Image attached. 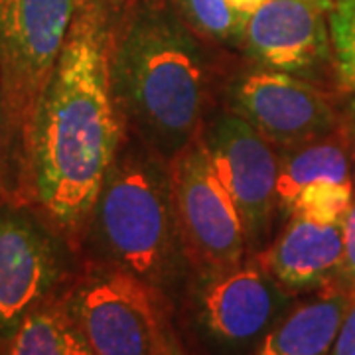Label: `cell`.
I'll list each match as a JSON object with an SVG mask.
<instances>
[{"label": "cell", "instance_id": "obj_1", "mask_svg": "<svg viewBox=\"0 0 355 355\" xmlns=\"http://www.w3.org/2000/svg\"><path fill=\"white\" fill-rule=\"evenodd\" d=\"M113 6L77 0L64 48L40 97L28 153V190L67 237L87 227L123 142L111 81Z\"/></svg>", "mask_w": 355, "mask_h": 355}, {"label": "cell", "instance_id": "obj_2", "mask_svg": "<svg viewBox=\"0 0 355 355\" xmlns=\"http://www.w3.org/2000/svg\"><path fill=\"white\" fill-rule=\"evenodd\" d=\"M111 81L123 121L166 160L202 132L209 65L162 0L127 6L114 32Z\"/></svg>", "mask_w": 355, "mask_h": 355}, {"label": "cell", "instance_id": "obj_3", "mask_svg": "<svg viewBox=\"0 0 355 355\" xmlns=\"http://www.w3.org/2000/svg\"><path fill=\"white\" fill-rule=\"evenodd\" d=\"M87 225L111 265L156 288L176 277L186 257L170 166L146 142H121Z\"/></svg>", "mask_w": 355, "mask_h": 355}, {"label": "cell", "instance_id": "obj_4", "mask_svg": "<svg viewBox=\"0 0 355 355\" xmlns=\"http://www.w3.org/2000/svg\"><path fill=\"white\" fill-rule=\"evenodd\" d=\"M77 0H0V166L28 188L30 135Z\"/></svg>", "mask_w": 355, "mask_h": 355}, {"label": "cell", "instance_id": "obj_5", "mask_svg": "<svg viewBox=\"0 0 355 355\" xmlns=\"http://www.w3.org/2000/svg\"><path fill=\"white\" fill-rule=\"evenodd\" d=\"M67 308L95 355H162L172 336L156 286L113 265L91 270Z\"/></svg>", "mask_w": 355, "mask_h": 355}, {"label": "cell", "instance_id": "obj_6", "mask_svg": "<svg viewBox=\"0 0 355 355\" xmlns=\"http://www.w3.org/2000/svg\"><path fill=\"white\" fill-rule=\"evenodd\" d=\"M168 166L186 257L202 275L241 263L247 249L243 219L211 166L202 135L174 154Z\"/></svg>", "mask_w": 355, "mask_h": 355}, {"label": "cell", "instance_id": "obj_7", "mask_svg": "<svg viewBox=\"0 0 355 355\" xmlns=\"http://www.w3.org/2000/svg\"><path fill=\"white\" fill-rule=\"evenodd\" d=\"M227 101L231 113L245 119L279 150L328 137L343 123V111L328 89L268 67L235 77Z\"/></svg>", "mask_w": 355, "mask_h": 355}, {"label": "cell", "instance_id": "obj_8", "mask_svg": "<svg viewBox=\"0 0 355 355\" xmlns=\"http://www.w3.org/2000/svg\"><path fill=\"white\" fill-rule=\"evenodd\" d=\"M64 272L58 229L24 205L0 198V338H8L50 300Z\"/></svg>", "mask_w": 355, "mask_h": 355}, {"label": "cell", "instance_id": "obj_9", "mask_svg": "<svg viewBox=\"0 0 355 355\" xmlns=\"http://www.w3.org/2000/svg\"><path fill=\"white\" fill-rule=\"evenodd\" d=\"M200 135L214 170L239 209L247 243H259L279 211L277 146L235 113H221Z\"/></svg>", "mask_w": 355, "mask_h": 355}, {"label": "cell", "instance_id": "obj_10", "mask_svg": "<svg viewBox=\"0 0 355 355\" xmlns=\"http://www.w3.org/2000/svg\"><path fill=\"white\" fill-rule=\"evenodd\" d=\"M291 302L288 291L261 259L203 272L196 304L203 330L223 345H247L263 340Z\"/></svg>", "mask_w": 355, "mask_h": 355}, {"label": "cell", "instance_id": "obj_11", "mask_svg": "<svg viewBox=\"0 0 355 355\" xmlns=\"http://www.w3.org/2000/svg\"><path fill=\"white\" fill-rule=\"evenodd\" d=\"M241 46L261 67L302 79L334 67L328 14L306 0H266L249 18Z\"/></svg>", "mask_w": 355, "mask_h": 355}, {"label": "cell", "instance_id": "obj_12", "mask_svg": "<svg viewBox=\"0 0 355 355\" xmlns=\"http://www.w3.org/2000/svg\"><path fill=\"white\" fill-rule=\"evenodd\" d=\"M261 263L288 292L336 291L343 265V223L291 216Z\"/></svg>", "mask_w": 355, "mask_h": 355}, {"label": "cell", "instance_id": "obj_13", "mask_svg": "<svg viewBox=\"0 0 355 355\" xmlns=\"http://www.w3.org/2000/svg\"><path fill=\"white\" fill-rule=\"evenodd\" d=\"M354 300L342 291L292 308L266 331L257 355H331L343 318Z\"/></svg>", "mask_w": 355, "mask_h": 355}, {"label": "cell", "instance_id": "obj_14", "mask_svg": "<svg viewBox=\"0 0 355 355\" xmlns=\"http://www.w3.org/2000/svg\"><path fill=\"white\" fill-rule=\"evenodd\" d=\"M320 180L354 182L343 125L328 137L280 150L277 180V207L280 214L288 217L298 191Z\"/></svg>", "mask_w": 355, "mask_h": 355}, {"label": "cell", "instance_id": "obj_15", "mask_svg": "<svg viewBox=\"0 0 355 355\" xmlns=\"http://www.w3.org/2000/svg\"><path fill=\"white\" fill-rule=\"evenodd\" d=\"M6 355H95L67 302H46L8 336Z\"/></svg>", "mask_w": 355, "mask_h": 355}, {"label": "cell", "instance_id": "obj_16", "mask_svg": "<svg viewBox=\"0 0 355 355\" xmlns=\"http://www.w3.org/2000/svg\"><path fill=\"white\" fill-rule=\"evenodd\" d=\"M191 30L221 44H241L247 18L231 8L227 0H176Z\"/></svg>", "mask_w": 355, "mask_h": 355}, {"label": "cell", "instance_id": "obj_17", "mask_svg": "<svg viewBox=\"0 0 355 355\" xmlns=\"http://www.w3.org/2000/svg\"><path fill=\"white\" fill-rule=\"evenodd\" d=\"M354 200V182L320 180L298 191L288 217L300 216L318 223H343Z\"/></svg>", "mask_w": 355, "mask_h": 355}, {"label": "cell", "instance_id": "obj_18", "mask_svg": "<svg viewBox=\"0 0 355 355\" xmlns=\"http://www.w3.org/2000/svg\"><path fill=\"white\" fill-rule=\"evenodd\" d=\"M328 24L338 87L352 95L355 93V0H336Z\"/></svg>", "mask_w": 355, "mask_h": 355}, {"label": "cell", "instance_id": "obj_19", "mask_svg": "<svg viewBox=\"0 0 355 355\" xmlns=\"http://www.w3.org/2000/svg\"><path fill=\"white\" fill-rule=\"evenodd\" d=\"M336 291L345 292L355 302V200L343 221V265Z\"/></svg>", "mask_w": 355, "mask_h": 355}, {"label": "cell", "instance_id": "obj_20", "mask_svg": "<svg viewBox=\"0 0 355 355\" xmlns=\"http://www.w3.org/2000/svg\"><path fill=\"white\" fill-rule=\"evenodd\" d=\"M331 355H355V302L343 318L338 338L331 347Z\"/></svg>", "mask_w": 355, "mask_h": 355}, {"label": "cell", "instance_id": "obj_21", "mask_svg": "<svg viewBox=\"0 0 355 355\" xmlns=\"http://www.w3.org/2000/svg\"><path fill=\"white\" fill-rule=\"evenodd\" d=\"M343 130L347 139V148H349V160H352V176H354L355 186V93L349 95L343 109Z\"/></svg>", "mask_w": 355, "mask_h": 355}, {"label": "cell", "instance_id": "obj_22", "mask_svg": "<svg viewBox=\"0 0 355 355\" xmlns=\"http://www.w3.org/2000/svg\"><path fill=\"white\" fill-rule=\"evenodd\" d=\"M227 2L231 4L233 10H237L241 16H245V18L249 20V18L265 4L266 0H227Z\"/></svg>", "mask_w": 355, "mask_h": 355}, {"label": "cell", "instance_id": "obj_23", "mask_svg": "<svg viewBox=\"0 0 355 355\" xmlns=\"http://www.w3.org/2000/svg\"><path fill=\"white\" fill-rule=\"evenodd\" d=\"M162 355H186L184 354V349L180 347V343L176 342V338H174V334L170 336V340L166 343V349Z\"/></svg>", "mask_w": 355, "mask_h": 355}, {"label": "cell", "instance_id": "obj_24", "mask_svg": "<svg viewBox=\"0 0 355 355\" xmlns=\"http://www.w3.org/2000/svg\"><path fill=\"white\" fill-rule=\"evenodd\" d=\"M306 2H310L312 6H316V8L324 10L326 14H330L331 8H334V2H336V0H306Z\"/></svg>", "mask_w": 355, "mask_h": 355}, {"label": "cell", "instance_id": "obj_25", "mask_svg": "<svg viewBox=\"0 0 355 355\" xmlns=\"http://www.w3.org/2000/svg\"><path fill=\"white\" fill-rule=\"evenodd\" d=\"M107 4H111L113 8H125V6H130V4H135L137 0H105Z\"/></svg>", "mask_w": 355, "mask_h": 355}, {"label": "cell", "instance_id": "obj_26", "mask_svg": "<svg viewBox=\"0 0 355 355\" xmlns=\"http://www.w3.org/2000/svg\"><path fill=\"white\" fill-rule=\"evenodd\" d=\"M0 139H2V95H0Z\"/></svg>", "mask_w": 355, "mask_h": 355}]
</instances>
